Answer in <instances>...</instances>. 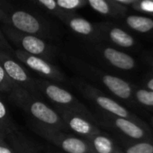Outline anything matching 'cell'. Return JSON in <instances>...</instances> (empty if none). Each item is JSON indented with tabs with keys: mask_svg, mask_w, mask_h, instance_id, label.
Listing matches in <instances>:
<instances>
[{
	"mask_svg": "<svg viewBox=\"0 0 153 153\" xmlns=\"http://www.w3.org/2000/svg\"><path fill=\"white\" fill-rule=\"evenodd\" d=\"M8 97L16 106L33 118L35 123L68 131L66 125L56 109L48 105L39 97L18 87L10 92Z\"/></svg>",
	"mask_w": 153,
	"mask_h": 153,
	"instance_id": "obj_1",
	"label": "cell"
},
{
	"mask_svg": "<svg viewBox=\"0 0 153 153\" xmlns=\"http://www.w3.org/2000/svg\"><path fill=\"white\" fill-rule=\"evenodd\" d=\"M92 44V51L110 66L123 71L131 70L136 68L135 59L128 53L110 46H105L101 42Z\"/></svg>",
	"mask_w": 153,
	"mask_h": 153,
	"instance_id": "obj_12",
	"label": "cell"
},
{
	"mask_svg": "<svg viewBox=\"0 0 153 153\" xmlns=\"http://www.w3.org/2000/svg\"><path fill=\"white\" fill-rule=\"evenodd\" d=\"M0 64L13 83L31 94L40 97L36 88V79L27 71L26 68L10 53L0 51Z\"/></svg>",
	"mask_w": 153,
	"mask_h": 153,
	"instance_id": "obj_10",
	"label": "cell"
},
{
	"mask_svg": "<svg viewBox=\"0 0 153 153\" xmlns=\"http://www.w3.org/2000/svg\"><path fill=\"white\" fill-rule=\"evenodd\" d=\"M16 88V86L9 79V76L4 70L1 64H0V94L5 93V94L8 95Z\"/></svg>",
	"mask_w": 153,
	"mask_h": 153,
	"instance_id": "obj_24",
	"label": "cell"
},
{
	"mask_svg": "<svg viewBox=\"0 0 153 153\" xmlns=\"http://www.w3.org/2000/svg\"><path fill=\"white\" fill-rule=\"evenodd\" d=\"M67 61L83 78L97 82L108 89L114 96L124 101H130L133 96V89L129 82L119 76L107 74L95 66L76 57H67Z\"/></svg>",
	"mask_w": 153,
	"mask_h": 153,
	"instance_id": "obj_2",
	"label": "cell"
},
{
	"mask_svg": "<svg viewBox=\"0 0 153 153\" xmlns=\"http://www.w3.org/2000/svg\"><path fill=\"white\" fill-rule=\"evenodd\" d=\"M4 25L18 32L35 35L44 40L52 37V31L50 25L40 17L25 10H16L9 15L7 14Z\"/></svg>",
	"mask_w": 153,
	"mask_h": 153,
	"instance_id": "obj_9",
	"label": "cell"
},
{
	"mask_svg": "<svg viewBox=\"0 0 153 153\" xmlns=\"http://www.w3.org/2000/svg\"><path fill=\"white\" fill-rule=\"evenodd\" d=\"M56 3L62 11L68 13L81 8L88 4L87 0H56Z\"/></svg>",
	"mask_w": 153,
	"mask_h": 153,
	"instance_id": "obj_23",
	"label": "cell"
},
{
	"mask_svg": "<svg viewBox=\"0 0 153 153\" xmlns=\"http://www.w3.org/2000/svg\"><path fill=\"white\" fill-rule=\"evenodd\" d=\"M55 109L62 119L68 131H73L76 135L88 139L102 131L98 127V124L86 115L60 108Z\"/></svg>",
	"mask_w": 153,
	"mask_h": 153,
	"instance_id": "obj_11",
	"label": "cell"
},
{
	"mask_svg": "<svg viewBox=\"0 0 153 153\" xmlns=\"http://www.w3.org/2000/svg\"><path fill=\"white\" fill-rule=\"evenodd\" d=\"M150 122H151V124H152V126H153V117H151V119H150Z\"/></svg>",
	"mask_w": 153,
	"mask_h": 153,
	"instance_id": "obj_30",
	"label": "cell"
},
{
	"mask_svg": "<svg viewBox=\"0 0 153 153\" xmlns=\"http://www.w3.org/2000/svg\"><path fill=\"white\" fill-rule=\"evenodd\" d=\"M6 140V136H5L3 133L0 132V141H1V140Z\"/></svg>",
	"mask_w": 153,
	"mask_h": 153,
	"instance_id": "obj_29",
	"label": "cell"
},
{
	"mask_svg": "<svg viewBox=\"0 0 153 153\" xmlns=\"http://www.w3.org/2000/svg\"><path fill=\"white\" fill-rule=\"evenodd\" d=\"M146 87L148 89L153 91V76H151V78H149L147 80H146Z\"/></svg>",
	"mask_w": 153,
	"mask_h": 153,
	"instance_id": "obj_27",
	"label": "cell"
},
{
	"mask_svg": "<svg viewBox=\"0 0 153 153\" xmlns=\"http://www.w3.org/2000/svg\"><path fill=\"white\" fill-rule=\"evenodd\" d=\"M6 140L17 153H41L38 148L27 137L20 133L18 130L7 135Z\"/></svg>",
	"mask_w": 153,
	"mask_h": 153,
	"instance_id": "obj_16",
	"label": "cell"
},
{
	"mask_svg": "<svg viewBox=\"0 0 153 153\" xmlns=\"http://www.w3.org/2000/svg\"><path fill=\"white\" fill-rule=\"evenodd\" d=\"M96 118L98 124L110 128L131 140H151L150 132L149 131L147 125L143 123H138L126 118L117 117L105 114L102 111L97 113Z\"/></svg>",
	"mask_w": 153,
	"mask_h": 153,
	"instance_id": "obj_7",
	"label": "cell"
},
{
	"mask_svg": "<svg viewBox=\"0 0 153 153\" xmlns=\"http://www.w3.org/2000/svg\"><path fill=\"white\" fill-rule=\"evenodd\" d=\"M0 153H17V152L6 140H4L0 141Z\"/></svg>",
	"mask_w": 153,
	"mask_h": 153,
	"instance_id": "obj_26",
	"label": "cell"
},
{
	"mask_svg": "<svg viewBox=\"0 0 153 153\" xmlns=\"http://www.w3.org/2000/svg\"><path fill=\"white\" fill-rule=\"evenodd\" d=\"M133 96L140 105L153 108V91L148 88H137L133 91Z\"/></svg>",
	"mask_w": 153,
	"mask_h": 153,
	"instance_id": "obj_22",
	"label": "cell"
},
{
	"mask_svg": "<svg viewBox=\"0 0 153 153\" xmlns=\"http://www.w3.org/2000/svg\"><path fill=\"white\" fill-rule=\"evenodd\" d=\"M36 88L39 95H42L53 104L55 108H60L86 115L97 123L96 115L92 114L89 109L72 93L59 84L43 79H36Z\"/></svg>",
	"mask_w": 153,
	"mask_h": 153,
	"instance_id": "obj_3",
	"label": "cell"
},
{
	"mask_svg": "<svg viewBox=\"0 0 153 153\" xmlns=\"http://www.w3.org/2000/svg\"><path fill=\"white\" fill-rule=\"evenodd\" d=\"M152 67H153V61H152Z\"/></svg>",
	"mask_w": 153,
	"mask_h": 153,
	"instance_id": "obj_31",
	"label": "cell"
},
{
	"mask_svg": "<svg viewBox=\"0 0 153 153\" xmlns=\"http://www.w3.org/2000/svg\"><path fill=\"white\" fill-rule=\"evenodd\" d=\"M60 21L65 24L72 33L85 40H88L91 43L101 42L97 25L92 24L84 17L79 16L71 12L64 16Z\"/></svg>",
	"mask_w": 153,
	"mask_h": 153,
	"instance_id": "obj_13",
	"label": "cell"
},
{
	"mask_svg": "<svg viewBox=\"0 0 153 153\" xmlns=\"http://www.w3.org/2000/svg\"><path fill=\"white\" fill-rule=\"evenodd\" d=\"M33 130L42 139L66 153H93L88 141L76 134L35 122L33 123Z\"/></svg>",
	"mask_w": 153,
	"mask_h": 153,
	"instance_id": "obj_4",
	"label": "cell"
},
{
	"mask_svg": "<svg viewBox=\"0 0 153 153\" xmlns=\"http://www.w3.org/2000/svg\"><path fill=\"white\" fill-rule=\"evenodd\" d=\"M7 14L1 7H0V22H2L4 24L6 19H7Z\"/></svg>",
	"mask_w": 153,
	"mask_h": 153,
	"instance_id": "obj_28",
	"label": "cell"
},
{
	"mask_svg": "<svg viewBox=\"0 0 153 153\" xmlns=\"http://www.w3.org/2000/svg\"><path fill=\"white\" fill-rule=\"evenodd\" d=\"M151 1H153V0H151Z\"/></svg>",
	"mask_w": 153,
	"mask_h": 153,
	"instance_id": "obj_32",
	"label": "cell"
},
{
	"mask_svg": "<svg viewBox=\"0 0 153 153\" xmlns=\"http://www.w3.org/2000/svg\"><path fill=\"white\" fill-rule=\"evenodd\" d=\"M87 2L95 11L105 16H116L123 10L114 0H87Z\"/></svg>",
	"mask_w": 153,
	"mask_h": 153,
	"instance_id": "obj_17",
	"label": "cell"
},
{
	"mask_svg": "<svg viewBox=\"0 0 153 153\" xmlns=\"http://www.w3.org/2000/svg\"><path fill=\"white\" fill-rule=\"evenodd\" d=\"M86 140L88 141L93 153H123L114 139L103 131Z\"/></svg>",
	"mask_w": 153,
	"mask_h": 153,
	"instance_id": "obj_15",
	"label": "cell"
},
{
	"mask_svg": "<svg viewBox=\"0 0 153 153\" xmlns=\"http://www.w3.org/2000/svg\"><path fill=\"white\" fill-rule=\"evenodd\" d=\"M12 56L19 62H21L25 68L34 71L39 76H41L43 79L55 82L57 84L69 82L68 76L59 68L53 64V62L44 58L31 55L17 49L15 50Z\"/></svg>",
	"mask_w": 153,
	"mask_h": 153,
	"instance_id": "obj_8",
	"label": "cell"
},
{
	"mask_svg": "<svg viewBox=\"0 0 153 153\" xmlns=\"http://www.w3.org/2000/svg\"><path fill=\"white\" fill-rule=\"evenodd\" d=\"M0 51H7V52L10 53L11 55H13V53L15 51V50L12 48L10 42L7 41V39L4 35L1 29H0Z\"/></svg>",
	"mask_w": 153,
	"mask_h": 153,
	"instance_id": "obj_25",
	"label": "cell"
},
{
	"mask_svg": "<svg viewBox=\"0 0 153 153\" xmlns=\"http://www.w3.org/2000/svg\"><path fill=\"white\" fill-rule=\"evenodd\" d=\"M97 25L101 42L103 41H107L115 46L124 49H130L135 46L136 42L134 38L122 28L108 23L97 24Z\"/></svg>",
	"mask_w": 153,
	"mask_h": 153,
	"instance_id": "obj_14",
	"label": "cell"
},
{
	"mask_svg": "<svg viewBox=\"0 0 153 153\" xmlns=\"http://www.w3.org/2000/svg\"><path fill=\"white\" fill-rule=\"evenodd\" d=\"M33 1L35 2L36 4H38L43 9H45L48 13L58 17L59 20L68 13V12L62 11L58 7V5L56 3V0H33Z\"/></svg>",
	"mask_w": 153,
	"mask_h": 153,
	"instance_id": "obj_21",
	"label": "cell"
},
{
	"mask_svg": "<svg viewBox=\"0 0 153 153\" xmlns=\"http://www.w3.org/2000/svg\"><path fill=\"white\" fill-rule=\"evenodd\" d=\"M74 83L76 87L78 88V89L81 92L83 97H85L87 99L90 100L93 104H95L102 112L117 117L126 118L138 123H142L135 114H131L126 107L122 105L120 103H118L116 100L113 99L109 96L105 95L94 85L80 79H76Z\"/></svg>",
	"mask_w": 153,
	"mask_h": 153,
	"instance_id": "obj_6",
	"label": "cell"
},
{
	"mask_svg": "<svg viewBox=\"0 0 153 153\" xmlns=\"http://www.w3.org/2000/svg\"><path fill=\"white\" fill-rule=\"evenodd\" d=\"M2 32L7 41L17 47V50H21L31 55L44 58L51 62L54 60L56 49L46 40L35 35L18 32L7 25H4Z\"/></svg>",
	"mask_w": 153,
	"mask_h": 153,
	"instance_id": "obj_5",
	"label": "cell"
},
{
	"mask_svg": "<svg viewBox=\"0 0 153 153\" xmlns=\"http://www.w3.org/2000/svg\"><path fill=\"white\" fill-rule=\"evenodd\" d=\"M123 153H153V142L151 140L124 142Z\"/></svg>",
	"mask_w": 153,
	"mask_h": 153,
	"instance_id": "obj_20",
	"label": "cell"
},
{
	"mask_svg": "<svg viewBox=\"0 0 153 153\" xmlns=\"http://www.w3.org/2000/svg\"><path fill=\"white\" fill-rule=\"evenodd\" d=\"M17 131V126L14 122L10 112L0 94V132L6 137Z\"/></svg>",
	"mask_w": 153,
	"mask_h": 153,
	"instance_id": "obj_18",
	"label": "cell"
},
{
	"mask_svg": "<svg viewBox=\"0 0 153 153\" xmlns=\"http://www.w3.org/2000/svg\"><path fill=\"white\" fill-rule=\"evenodd\" d=\"M126 25L139 33H149L153 30V19L141 16H128L125 18Z\"/></svg>",
	"mask_w": 153,
	"mask_h": 153,
	"instance_id": "obj_19",
	"label": "cell"
}]
</instances>
